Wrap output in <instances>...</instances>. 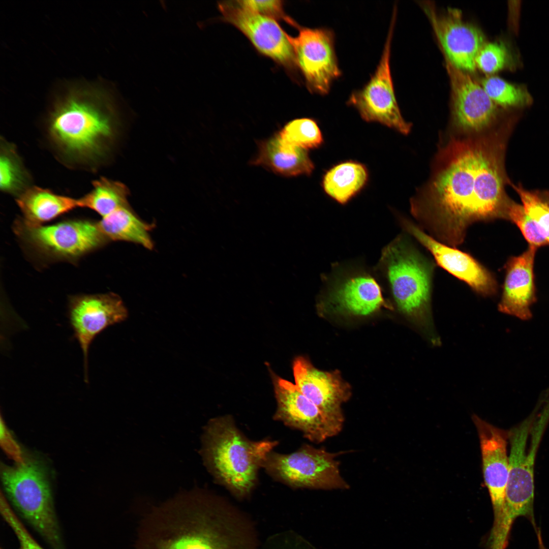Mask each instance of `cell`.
<instances>
[{
	"label": "cell",
	"mask_w": 549,
	"mask_h": 549,
	"mask_svg": "<svg viewBox=\"0 0 549 549\" xmlns=\"http://www.w3.org/2000/svg\"><path fill=\"white\" fill-rule=\"evenodd\" d=\"M501 133L451 140L421 196L414 217L440 241L455 247L479 221L507 219L505 142Z\"/></svg>",
	"instance_id": "1"
},
{
	"label": "cell",
	"mask_w": 549,
	"mask_h": 549,
	"mask_svg": "<svg viewBox=\"0 0 549 549\" xmlns=\"http://www.w3.org/2000/svg\"><path fill=\"white\" fill-rule=\"evenodd\" d=\"M137 549H261L255 522L223 497L194 487L155 507Z\"/></svg>",
	"instance_id": "2"
},
{
	"label": "cell",
	"mask_w": 549,
	"mask_h": 549,
	"mask_svg": "<svg viewBox=\"0 0 549 549\" xmlns=\"http://www.w3.org/2000/svg\"><path fill=\"white\" fill-rule=\"evenodd\" d=\"M110 94L101 87L78 85L68 89L56 101L49 117L48 135L67 160L93 165L106 154L116 126Z\"/></svg>",
	"instance_id": "3"
},
{
	"label": "cell",
	"mask_w": 549,
	"mask_h": 549,
	"mask_svg": "<svg viewBox=\"0 0 549 549\" xmlns=\"http://www.w3.org/2000/svg\"><path fill=\"white\" fill-rule=\"evenodd\" d=\"M201 443L200 453L208 471L238 499L251 493L259 468L278 444L248 439L229 416L210 419L204 428Z\"/></svg>",
	"instance_id": "4"
},
{
	"label": "cell",
	"mask_w": 549,
	"mask_h": 549,
	"mask_svg": "<svg viewBox=\"0 0 549 549\" xmlns=\"http://www.w3.org/2000/svg\"><path fill=\"white\" fill-rule=\"evenodd\" d=\"M433 266L400 235L382 250L376 271L399 311L433 344L439 343L431 313Z\"/></svg>",
	"instance_id": "5"
},
{
	"label": "cell",
	"mask_w": 549,
	"mask_h": 549,
	"mask_svg": "<svg viewBox=\"0 0 549 549\" xmlns=\"http://www.w3.org/2000/svg\"><path fill=\"white\" fill-rule=\"evenodd\" d=\"M4 489L17 512L54 549H64L45 468L32 458L11 467L2 465Z\"/></svg>",
	"instance_id": "6"
},
{
	"label": "cell",
	"mask_w": 549,
	"mask_h": 549,
	"mask_svg": "<svg viewBox=\"0 0 549 549\" xmlns=\"http://www.w3.org/2000/svg\"><path fill=\"white\" fill-rule=\"evenodd\" d=\"M508 431L509 475L505 501L534 506V465L537 452L549 422V401Z\"/></svg>",
	"instance_id": "7"
},
{
	"label": "cell",
	"mask_w": 549,
	"mask_h": 549,
	"mask_svg": "<svg viewBox=\"0 0 549 549\" xmlns=\"http://www.w3.org/2000/svg\"><path fill=\"white\" fill-rule=\"evenodd\" d=\"M342 453L306 444L289 454L271 451L262 468L276 479L294 488L347 489L349 485L340 473L339 462L335 460Z\"/></svg>",
	"instance_id": "8"
},
{
	"label": "cell",
	"mask_w": 549,
	"mask_h": 549,
	"mask_svg": "<svg viewBox=\"0 0 549 549\" xmlns=\"http://www.w3.org/2000/svg\"><path fill=\"white\" fill-rule=\"evenodd\" d=\"M396 16V12L393 11L382 53L374 73L361 88L351 94L347 104L357 110L364 120L378 122L407 134L411 124L404 120L400 112L390 65Z\"/></svg>",
	"instance_id": "9"
},
{
	"label": "cell",
	"mask_w": 549,
	"mask_h": 549,
	"mask_svg": "<svg viewBox=\"0 0 549 549\" xmlns=\"http://www.w3.org/2000/svg\"><path fill=\"white\" fill-rule=\"evenodd\" d=\"M15 231L38 252L55 259H74L105 244L108 240L98 223L72 220L43 226L23 220L16 224Z\"/></svg>",
	"instance_id": "10"
},
{
	"label": "cell",
	"mask_w": 549,
	"mask_h": 549,
	"mask_svg": "<svg viewBox=\"0 0 549 549\" xmlns=\"http://www.w3.org/2000/svg\"><path fill=\"white\" fill-rule=\"evenodd\" d=\"M336 272L326 281L318 304L321 312L365 316L382 308L392 309L384 298L383 288L374 274L360 268Z\"/></svg>",
	"instance_id": "11"
},
{
	"label": "cell",
	"mask_w": 549,
	"mask_h": 549,
	"mask_svg": "<svg viewBox=\"0 0 549 549\" xmlns=\"http://www.w3.org/2000/svg\"><path fill=\"white\" fill-rule=\"evenodd\" d=\"M297 28L299 33L296 37L288 35L296 66L309 89L314 93L325 95L333 82L342 74L335 50L334 33L325 27L298 25Z\"/></svg>",
	"instance_id": "12"
},
{
	"label": "cell",
	"mask_w": 549,
	"mask_h": 549,
	"mask_svg": "<svg viewBox=\"0 0 549 549\" xmlns=\"http://www.w3.org/2000/svg\"><path fill=\"white\" fill-rule=\"evenodd\" d=\"M127 310L121 299L114 293L82 295L70 298L68 318L82 350L84 379L88 382V351L96 336L105 329L124 321Z\"/></svg>",
	"instance_id": "13"
},
{
	"label": "cell",
	"mask_w": 549,
	"mask_h": 549,
	"mask_svg": "<svg viewBox=\"0 0 549 549\" xmlns=\"http://www.w3.org/2000/svg\"><path fill=\"white\" fill-rule=\"evenodd\" d=\"M421 7L428 16L444 55L455 67L466 72L476 70V58L486 42L481 30L465 21L461 12L448 9L439 14L433 5L422 2Z\"/></svg>",
	"instance_id": "14"
},
{
	"label": "cell",
	"mask_w": 549,
	"mask_h": 549,
	"mask_svg": "<svg viewBox=\"0 0 549 549\" xmlns=\"http://www.w3.org/2000/svg\"><path fill=\"white\" fill-rule=\"evenodd\" d=\"M225 20L241 32L262 54L286 67L296 66L292 46L276 20L255 12L237 1L220 3Z\"/></svg>",
	"instance_id": "15"
},
{
	"label": "cell",
	"mask_w": 549,
	"mask_h": 549,
	"mask_svg": "<svg viewBox=\"0 0 549 549\" xmlns=\"http://www.w3.org/2000/svg\"><path fill=\"white\" fill-rule=\"evenodd\" d=\"M444 57L450 83L453 123L460 130L468 133L486 129L497 119L498 106L480 84Z\"/></svg>",
	"instance_id": "16"
},
{
	"label": "cell",
	"mask_w": 549,
	"mask_h": 549,
	"mask_svg": "<svg viewBox=\"0 0 549 549\" xmlns=\"http://www.w3.org/2000/svg\"><path fill=\"white\" fill-rule=\"evenodd\" d=\"M293 372L298 389L319 409L338 434L344 419L341 406L350 398V385L339 371L320 370L302 356L294 359Z\"/></svg>",
	"instance_id": "17"
},
{
	"label": "cell",
	"mask_w": 549,
	"mask_h": 549,
	"mask_svg": "<svg viewBox=\"0 0 549 549\" xmlns=\"http://www.w3.org/2000/svg\"><path fill=\"white\" fill-rule=\"evenodd\" d=\"M399 220L404 229L432 254L441 267L483 296H491L497 292L494 277L471 255L439 241L406 218L400 217Z\"/></svg>",
	"instance_id": "18"
},
{
	"label": "cell",
	"mask_w": 549,
	"mask_h": 549,
	"mask_svg": "<svg viewBox=\"0 0 549 549\" xmlns=\"http://www.w3.org/2000/svg\"><path fill=\"white\" fill-rule=\"evenodd\" d=\"M472 420L479 437L483 476L491 499L495 521L500 517L505 506L509 475L508 432L476 415H473Z\"/></svg>",
	"instance_id": "19"
},
{
	"label": "cell",
	"mask_w": 549,
	"mask_h": 549,
	"mask_svg": "<svg viewBox=\"0 0 549 549\" xmlns=\"http://www.w3.org/2000/svg\"><path fill=\"white\" fill-rule=\"evenodd\" d=\"M277 408L274 418L300 430L312 441L319 443L337 434L319 409L296 385L274 375Z\"/></svg>",
	"instance_id": "20"
},
{
	"label": "cell",
	"mask_w": 549,
	"mask_h": 549,
	"mask_svg": "<svg viewBox=\"0 0 549 549\" xmlns=\"http://www.w3.org/2000/svg\"><path fill=\"white\" fill-rule=\"evenodd\" d=\"M537 249L529 248L521 255L509 258L499 310L523 320L532 318L531 306L536 301L534 262Z\"/></svg>",
	"instance_id": "21"
},
{
	"label": "cell",
	"mask_w": 549,
	"mask_h": 549,
	"mask_svg": "<svg viewBox=\"0 0 549 549\" xmlns=\"http://www.w3.org/2000/svg\"><path fill=\"white\" fill-rule=\"evenodd\" d=\"M258 147L252 164L287 176L310 175L314 170L307 150L284 142L278 134L261 141Z\"/></svg>",
	"instance_id": "22"
},
{
	"label": "cell",
	"mask_w": 549,
	"mask_h": 549,
	"mask_svg": "<svg viewBox=\"0 0 549 549\" xmlns=\"http://www.w3.org/2000/svg\"><path fill=\"white\" fill-rule=\"evenodd\" d=\"M16 202L24 222L41 225L79 207L78 199L56 194L38 187H29L19 195Z\"/></svg>",
	"instance_id": "23"
},
{
	"label": "cell",
	"mask_w": 549,
	"mask_h": 549,
	"mask_svg": "<svg viewBox=\"0 0 549 549\" xmlns=\"http://www.w3.org/2000/svg\"><path fill=\"white\" fill-rule=\"evenodd\" d=\"M98 223L108 240L134 242L148 249L153 247L149 233L150 226L134 214L129 205L103 217Z\"/></svg>",
	"instance_id": "24"
},
{
	"label": "cell",
	"mask_w": 549,
	"mask_h": 549,
	"mask_svg": "<svg viewBox=\"0 0 549 549\" xmlns=\"http://www.w3.org/2000/svg\"><path fill=\"white\" fill-rule=\"evenodd\" d=\"M368 171L362 164L346 162L328 171L323 180L325 192L341 204H345L365 185Z\"/></svg>",
	"instance_id": "25"
},
{
	"label": "cell",
	"mask_w": 549,
	"mask_h": 549,
	"mask_svg": "<svg viewBox=\"0 0 549 549\" xmlns=\"http://www.w3.org/2000/svg\"><path fill=\"white\" fill-rule=\"evenodd\" d=\"M93 189L79 200V207L96 211L102 218L116 209L129 205V192L122 182L106 177L94 181Z\"/></svg>",
	"instance_id": "26"
},
{
	"label": "cell",
	"mask_w": 549,
	"mask_h": 549,
	"mask_svg": "<svg viewBox=\"0 0 549 549\" xmlns=\"http://www.w3.org/2000/svg\"><path fill=\"white\" fill-rule=\"evenodd\" d=\"M491 99L504 108H522L532 103L531 95L524 85L509 82L502 78L488 75L480 84Z\"/></svg>",
	"instance_id": "27"
},
{
	"label": "cell",
	"mask_w": 549,
	"mask_h": 549,
	"mask_svg": "<svg viewBox=\"0 0 549 549\" xmlns=\"http://www.w3.org/2000/svg\"><path fill=\"white\" fill-rule=\"evenodd\" d=\"M29 177L14 146L1 142L0 187L4 192L19 195L28 187Z\"/></svg>",
	"instance_id": "28"
},
{
	"label": "cell",
	"mask_w": 549,
	"mask_h": 549,
	"mask_svg": "<svg viewBox=\"0 0 549 549\" xmlns=\"http://www.w3.org/2000/svg\"><path fill=\"white\" fill-rule=\"evenodd\" d=\"M476 67L491 75L503 70L513 71L521 65L520 57L504 41L486 42L476 58Z\"/></svg>",
	"instance_id": "29"
},
{
	"label": "cell",
	"mask_w": 549,
	"mask_h": 549,
	"mask_svg": "<svg viewBox=\"0 0 549 549\" xmlns=\"http://www.w3.org/2000/svg\"><path fill=\"white\" fill-rule=\"evenodd\" d=\"M278 135L284 142L306 150L317 148L323 142L319 128L311 118L293 120L287 124Z\"/></svg>",
	"instance_id": "30"
},
{
	"label": "cell",
	"mask_w": 549,
	"mask_h": 549,
	"mask_svg": "<svg viewBox=\"0 0 549 549\" xmlns=\"http://www.w3.org/2000/svg\"><path fill=\"white\" fill-rule=\"evenodd\" d=\"M526 212L536 223L549 243V194L529 191L521 185L513 186Z\"/></svg>",
	"instance_id": "31"
},
{
	"label": "cell",
	"mask_w": 549,
	"mask_h": 549,
	"mask_svg": "<svg viewBox=\"0 0 549 549\" xmlns=\"http://www.w3.org/2000/svg\"><path fill=\"white\" fill-rule=\"evenodd\" d=\"M507 220L516 225L530 246L537 249L549 245L536 223L526 212L522 205L511 200Z\"/></svg>",
	"instance_id": "32"
},
{
	"label": "cell",
	"mask_w": 549,
	"mask_h": 549,
	"mask_svg": "<svg viewBox=\"0 0 549 549\" xmlns=\"http://www.w3.org/2000/svg\"><path fill=\"white\" fill-rule=\"evenodd\" d=\"M0 510L2 517L17 537L18 549H44L34 539L8 504L6 498L1 495Z\"/></svg>",
	"instance_id": "33"
},
{
	"label": "cell",
	"mask_w": 549,
	"mask_h": 549,
	"mask_svg": "<svg viewBox=\"0 0 549 549\" xmlns=\"http://www.w3.org/2000/svg\"><path fill=\"white\" fill-rule=\"evenodd\" d=\"M241 6L263 16L274 20H283L297 27L298 25L284 11L282 2L278 0L237 1Z\"/></svg>",
	"instance_id": "34"
},
{
	"label": "cell",
	"mask_w": 549,
	"mask_h": 549,
	"mask_svg": "<svg viewBox=\"0 0 549 549\" xmlns=\"http://www.w3.org/2000/svg\"><path fill=\"white\" fill-rule=\"evenodd\" d=\"M1 444L5 452L16 463L23 460L20 447L8 431L2 418H1Z\"/></svg>",
	"instance_id": "35"
},
{
	"label": "cell",
	"mask_w": 549,
	"mask_h": 549,
	"mask_svg": "<svg viewBox=\"0 0 549 549\" xmlns=\"http://www.w3.org/2000/svg\"><path fill=\"white\" fill-rule=\"evenodd\" d=\"M539 549H548L544 545L542 537L541 531L538 529L536 532Z\"/></svg>",
	"instance_id": "36"
}]
</instances>
